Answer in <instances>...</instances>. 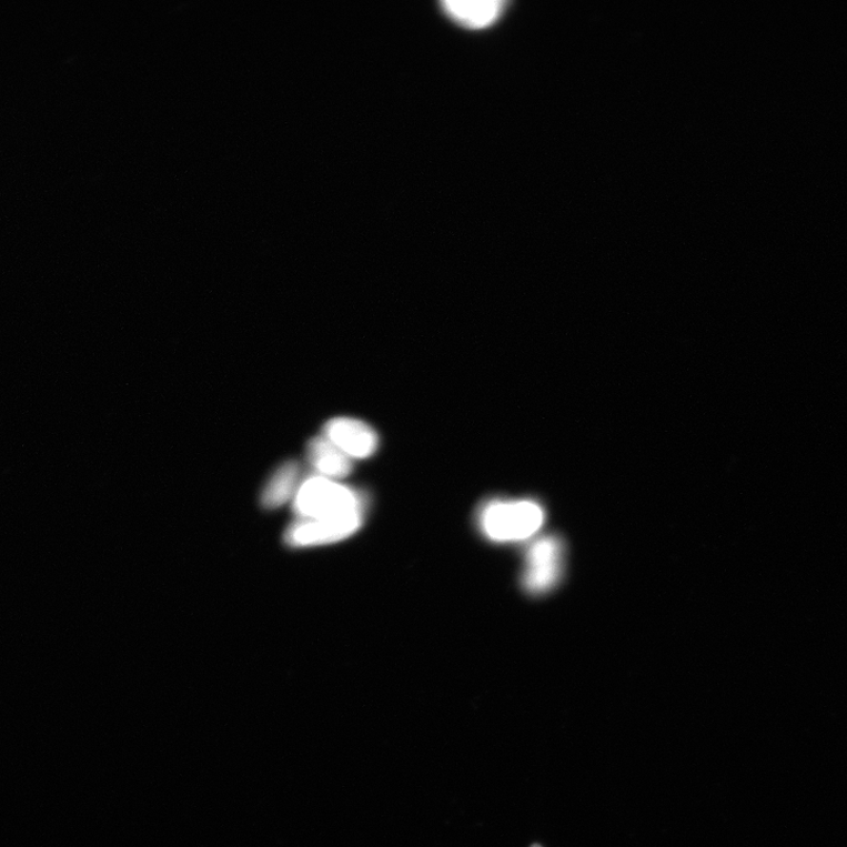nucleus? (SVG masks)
<instances>
[{"instance_id":"nucleus-7","label":"nucleus","mask_w":847,"mask_h":847,"mask_svg":"<svg viewBox=\"0 0 847 847\" xmlns=\"http://www.w3.org/2000/svg\"><path fill=\"white\" fill-rule=\"evenodd\" d=\"M445 13L457 23L472 29H482L496 22L505 3L502 0H445Z\"/></svg>"},{"instance_id":"nucleus-3","label":"nucleus","mask_w":847,"mask_h":847,"mask_svg":"<svg viewBox=\"0 0 847 847\" xmlns=\"http://www.w3.org/2000/svg\"><path fill=\"white\" fill-rule=\"evenodd\" d=\"M564 546L556 536L532 544L526 554L523 586L528 594L542 595L554 588L562 576Z\"/></svg>"},{"instance_id":"nucleus-8","label":"nucleus","mask_w":847,"mask_h":847,"mask_svg":"<svg viewBox=\"0 0 847 847\" xmlns=\"http://www.w3.org/2000/svg\"><path fill=\"white\" fill-rule=\"evenodd\" d=\"M301 481V466L298 462L289 461L273 472L264 486L261 496L262 506L266 510L279 508L298 495Z\"/></svg>"},{"instance_id":"nucleus-5","label":"nucleus","mask_w":847,"mask_h":847,"mask_svg":"<svg viewBox=\"0 0 847 847\" xmlns=\"http://www.w3.org/2000/svg\"><path fill=\"white\" fill-rule=\"evenodd\" d=\"M323 436L339 446L351 460H366L377 452L380 436L367 423L350 417L329 421Z\"/></svg>"},{"instance_id":"nucleus-2","label":"nucleus","mask_w":847,"mask_h":847,"mask_svg":"<svg viewBox=\"0 0 847 847\" xmlns=\"http://www.w3.org/2000/svg\"><path fill=\"white\" fill-rule=\"evenodd\" d=\"M544 518L543 507L534 501L492 500L480 508L477 523L488 541L506 544L537 534Z\"/></svg>"},{"instance_id":"nucleus-6","label":"nucleus","mask_w":847,"mask_h":847,"mask_svg":"<svg viewBox=\"0 0 847 847\" xmlns=\"http://www.w3.org/2000/svg\"><path fill=\"white\" fill-rule=\"evenodd\" d=\"M306 455L316 475L327 480L346 478L353 470V460L323 435L309 442Z\"/></svg>"},{"instance_id":"nucleus-1","label":"nucleus","mask_w":847,"mask_h":847,"mask_svg":"<svg viewBox=\"0 0 847 847\" xmlns=\"http://www.w3.org/2000/svg\"><path fill=\"white\" fill-rule=\"evenodd\" d=\"M369 498L337 481L313 475L302 482L293 500L299 520H336L365 516Z\"/></svg>"},{"instance_id":"nucleus-9","label":"nucleus","mask_w":847,"mask_h":847,"mask_svg":"<svg viewBox=\"0 0 847 847\" xmlns=\"http://www.w3.org/2000/svg\"><path fill=\"white\" fill-rule=\"evenodd\" d=\"M531 847H542L540 844H534Z\"/></svg>"},{"instance_id":"nucleus-4","label":"nucleus","mask_w":847,"mask_h":847,"mask_svg":"<svg viewBox=\"0 0 847 847\" xmlns=\"http://www.w3.org/2000/svg\"><path fill=\"white\" fill-rule=\"evenodd\" d=\"M365 516L336 520H299L285 532V543L291 547L322 546L341 542L363 526Z\"/></svg>"}]
</instances>
